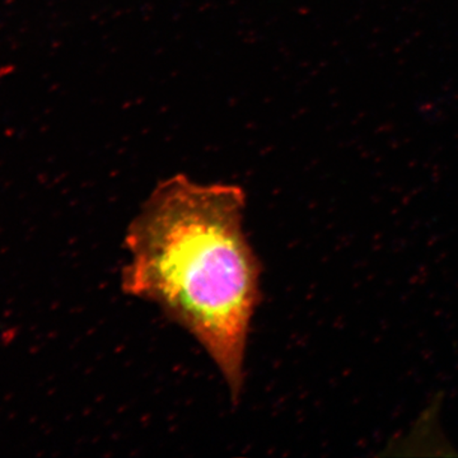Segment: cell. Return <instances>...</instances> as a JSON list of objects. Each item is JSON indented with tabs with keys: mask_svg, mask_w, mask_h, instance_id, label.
<instances>
[{
	"mask_svg": "<svg viewBox=\"0 0 458 458\" xmlns=\"http://www.w3.org/2000/svg\"><path fill=\"white\" fill-rule=\"evenodd\" d=\"M247 195L233 183L179 174L159 182L123 237V293L155 304L197 340L237 405L261 303L262 264L245 229Z\"/></svg>",
	"mask_w": 458,
	"mask_h": 458,
	"instance_id": "6da1fadb",
	"label": "cell"
},
{
	"mask_svg": "<svg viewBox=\"0 0 458 458\" xmlns=\"http://www.w3.org/2000/svg\"><path fill=\"white\" fill-rule=\"evenodd\" d=\"M443 403L442 394L430 396L409 426L388 439L381 456H458L456 447L443 428Z\"/></svg>",
	"mask_w": 458,
	"mask_h": 458,
	"instance_id": "7a4b0ae2",
	"label": "cell"
}]
</instances>
